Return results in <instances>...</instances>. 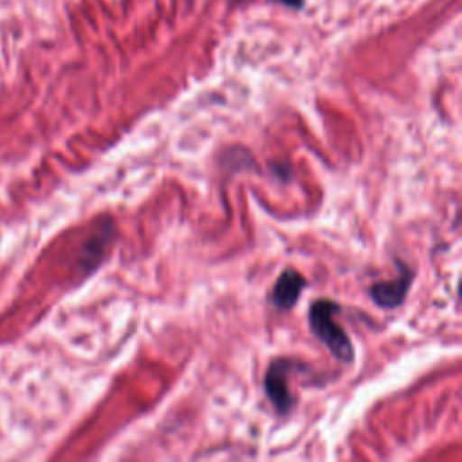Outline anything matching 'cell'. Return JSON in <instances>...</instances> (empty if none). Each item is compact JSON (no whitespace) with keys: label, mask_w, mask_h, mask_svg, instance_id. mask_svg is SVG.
I'll use <instances>...</instances> for the list:
<instances>
[{"label":"cell","mask_w":462,"mask_h":462,"mask_svg":"<svg viewBox=\"0 0 462 462\" xmlns=\"http://www.w3.org/2000/svg\"><path fill=\"white\" fill-rule=\"evenodd\" d=\"M339 310V305L332 300H316L309 310V325L318 339H321L327 348L339 361H352L354 348L345 334V330L334 319V314Z\"/></svg>","instance_id":"obj_1"},{"label":"cell","mask_w":462,"mask_h":462,"mask_svg":"<svg viewBox=\"0 0 462 462\" xmlns=\"http://www.w3.org/2000/svg\"><path fill=\"white\" fill-rule=\"evenodd\" d=\"M289 368L291 361L278 359L271 363L265 374V392L278 413H289L294 404L289 390Z\"/></svg>","instance_id":"obj_2"},{"label":"cell","mask_w":462,"mask_h":462,"mask_svg":"<svg viewBox=\"0 0 462 462\" xmlns=\"http://www.w3.org/2000/svg\"><path fill=\"white\" fill-rule=\"evenodd\" d=\"M399 269H401V274L395 280L377 282L370 287V296L379 307H384V309L397 307L406 298V292L413 280V271L402 263H399Z\"/></svg>","instance_id":"obj_3"},{"label":"cell","mask_w":462,"mask_h":462,"mask_svg":"<svg viewBox=\"0 0 462 462\" xmlns=\"http://www.w3.org/2000/svg\"><path fill=\"white\" fill-rule=\"evenodd\" d=\"M305 278L292 267H287L276 280L273 289V305L278 309H291L301 294Z\"/></svg>","instance_id":"obj_4"},{"label":"cell","mask_w":462,"mask_h":462,"mask_svg":"<svg viewBox=\"0 0 462 462\" xmlns=\"http://www.w3.org/2000/svg\"><path fill=\"white\" fill-rule=\"evenodd\" d=\"M280 4H283V5H287V7H292V9H300L301 5H303V2L305 0H278Z\"/></svg>","instance_id":"obj_5"}]
</instances>
